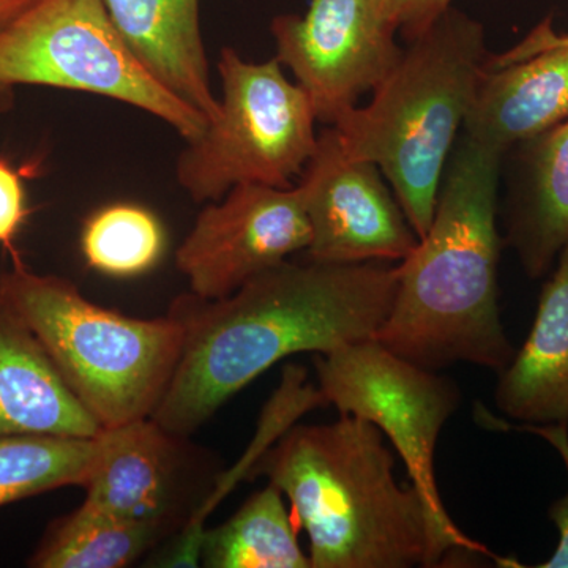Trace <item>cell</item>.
Listing matches in <instances>:
<instances>
[{"mask_svg":"<svg viewBox=\"0 0 568 568\" xmlns=\"http://www.w3.org/2000/svg\"><path fill=\"white\" fill-rule=\"evenodd\" d=\"M507 241L532 278L547 274L568 245V119L519 145Z\"/></svg>","mask_w":568,"mask_h":568,"instance_id":"cell-16","label":"cell"},{"mask_svg":"<svg viewBox=\"0 0 568 568\" xmlns=\"http://www.w3.org/2000/svg\"><path fill=\"white\" fill-rule=\"evenodd\" d=\"M315 366L325 405L372 422L398 452L428 506L446 560L485 555L503 562L457 528L437 491L436 443L458 409L457 384L399 357L375 338L317 354Z\"/></svg>","mask_w":568,"mask_h":568,"instance_id":"cell-9","label":"cell"},{"mask_svg":"<svg viewBox=\"0 0 568 568\" xmlns=\"http://www.w3.org/2000/svg\"><path fill=\"white\" fill-rule=\"evenodd\" d=\"M219 115L175 162V179L194 203L220 201L235 185L291 189L317 148L308 95L276 59L256 63L223 48Z\"/></svg>","mask_w":568,"mask_h":568,"instance_id":"cell-6","label":"cell"},{"mask_svg":"<svg viewBox=\"0 0 568 568\" xmlns=\"http://www.w3.org/2000/svg\"><path fill=\"white\" fill-rule=\"evenodd\" d=\"M10 91V88H0V108L2 104L9 103Z\"/></svg>","mask_w":568,"mask_h":568,"instance_id":"cell-27","label":"cell"},{"mask_svg":"<svg viewBox=\"0 0 568 568\" xmlns=\"http://www.w3.org/2000/svg\"><path fill=\"white\" fill-rule=\"evenodd\" d=\"M398 265L284 263L224 298L179 295L181 361L152 418L192 436L235 394L280 361L375 338L398 287Z\"/></svg>","mask_w":568,"mask_h":568,"instance_id":"cell-1","label":"cell"},{"mask_svg":"<svg viewBox=\"0 0 568 568\" xmlns=\"http://www.w3.org/2000/svg\"><path fill=\"white\" fill-rule=\"evenodd\" d=\"M503 159L462 134L444 171L432 226L398 265L394 304L375 339L413 364L435 372L473 364L500 373L514 358L497 286Z\"/></svg>","mask_w":568,"mask_h":568,"instance_id":"cell-2","label":"cell"},{"mask_svg":"<svg viewBox=\"0 0 568 568\" xmlns=\"http://www.w3.org/2000/svg\"><path fill=\"white\" fill-rule=\"evenodd\" d=\"M558 260L532 331L496 388L497 407L523 425L568 422V245Z\"/></svg>","mask_w":568,"mask_h":568,"instance_id":"cell-17","label":"cell"},{"mask_svg":"<svg viewBox=\"0 0 568 568\" xmlns=\"http://www.w3.org/2000/svg\"><path fill=\"white\" fill-rule=\"evenodd\" d=\"M138 61L168 91L205 115H219L201 33L200 0H103Z\"/></svg>","mask_w":568,"mask_h":568,"instance_id":"cell-14","label":"cell"},{"mask_svg":"<svg viewBox=\"0 0 568 568\" xmlns=\"http://www.w3.org/2000/svg\"><path fill=\"white\" fill-rule=\"evenodd\" d=\"M386 436L339 414L331 424L291 425L250 466L291 503L308 536L312 568L440 567L446 555L424 496L395 478Z\"/></svg>","mask_w":568,"mask_h":568,"instance_id":"cell-3","label":"cell"},{"mask_svg":"<svg viewBox=\"0 0 568 568\" xmlns=\"http://www.w3.org/2000/svg\"><path fill=\"white\" fill-rule=\"evenodd\" d=\"M20 84L118 100L166 122L186 142L209 125L138 61L103 0H39L0 31V88Z\"/></svg>","mask_w":568,"mask_h":568,"instance_id":"cell-7","label":"cell"},{"mask_svg":"<svg viewBox=\"0 0 568 568\" xmlns=\"http://www.w3.org/2000/svg\"><path fill=\"white\" fill-rule=\"evenodd\" d=\"M0 301L21 317L102 428L152 417L181 361L185 327L171 313L130 317L93 304L77 284L13 260Z\"/></svg>","mask_w":568,"mask_h":568,"instance_id":"cell-5","label":"cell"},{"mask_svg":"<svg viewBox=\"0 0 568 568\" xmlns=\"http://www.w3.org/2000/svg\"><path fill=\"white\" fill-rule=\"evenodd\" d=\"M271 32L276 61L293 71L316 121L328 126L375 91L405 50L386 0H310L302 17H275Z\"/></svg>","mask_w":568,"mask_h":568,"instance_id":"cell-10","label":"cell"},{"mask_svg":"<svg viewBox=\"0 0 568 568\" xmlns=\"http://www.w3.org/2000/svg\"><path fill=\"white\" fill-rule=\"evenodd\" d=\"M383 171L354 159L334 126L317 133V148L297 183L308 216L305 260L321 264L405 261L418 245Z\"/></svg>","mask_w":568,"mask_h":568,"instance_id":"cell-11","label":"cell"},{"mask_svg":"<svg viewBox=\"0 0 568 568\" xmlns=\"http://www.w3.org/2000/svg\"><path fill=\"white\" fill-rule=\"evenodd\" d=\"M162 534L132 525L82 503L52 523L29 566L36 568H123L164 544Z\"/></svg>","mask_w":568,"mask_h":568,"instance_id":"cell-19","label":"cell"},{"mask_svg":"<svg viewBox=\"0 0 568 568\" xmlns=\"http://www.w3.org/2000/svg\"><path fill=\"white\" fill-rule=\"evenodd\" d=\"M81 488L88 506L162 534L149 566L200 567L204 519L223 474L211 452L148 417L102 428Z\"/></svg>","mask_w":568,"mask_h":568,"instance_id":"cell-8","label":"cell"},{"mask_svg":"<svg viewBox=\"0 0 568 568\" xmlns=\"http://www.w3.org/2000/svg\"><path fill=\"white\" fill-rule=\"evenodd\" d=\"M555 48H568V33H556L551 26V18H548V20L540 22L517 47L503 52V54H489L485 67L487 69H499V67L510 65V63L526 61L532 55L555 50Z\"/></svg>","mask_w":568,"mask_h":568,"instance_id":"cell-24","label":"cell"},{"mask_svg":"<svg viewBox=\"0 0 568 568\" xmlns=\"http://www.w3.org/2000/svg\"><path fill=\"white\" fill-rule=\"evenodd\" d=\"M100 432L31 328L0 301V435L93 437Z\"/></svg>","mask_w":568,"mask_h":568,"instance_id":"cell-15","label":"cell"},{"mask_svg":"<svg viewBox=\"0 0 568 568\" xmlns=\"http://www.w3.org/2000/svg\"><path fill=\"white\" fill-rule=\"evenodd\" d=\"M454 0H386L392 17L406 39L425 31L433 21L450 9Z\"/></svg>","mask_w":568,"mask_h":568,"instance_id":"cell-25","label":"cell"},{"mask_svg":"<svg viewBox=\"0 0 568 568\" xmlns=\"http://www.w3.org/2000/svg\"><path fill=\"white\" fill-rule=\"evenodd\" d=\"M166 245L159 216L140 204L104 205L82 224V256L103 275L130 278L145 274L162 261Z\"/></svg>","mask_w":568,"mask_h":568,"instance_id":"cell-21","label":"cell"},{"mask_svg":"<svg viewBox=\"0 0 568 568\" xmlns=\"http://www.w3.org/2000/svg\"><path fill=\"white\" fill-rule=\"evenodd\" d=\"M95 436L0 435V507L52 489L82 487Z\"/></svg>","mask_w":568,"mask_h":568,"instance_id":"cell-20","label":"cell"},{"mask_svg":"<svg viewBox=\"0 0 568 568\" xmlns=\"http://www.w3.org/2000/svg\"><path fill=\"white\" fill-rule=\"evenodd\" d=\"M29 215L21 174L7 160L0 159V245L18 260L14 237Z\"/></svg>","mask_w":568,"mask_h":568,"instance_id":"cell-23","label":"cell"},{"mask_svg":"<svg viewBox=\"0 0 568 568\" xmlns=\"http://www.w3.org/2000/svg\"><path fill=\"white\" fill-rule=\"evenodd\" d=\"M39 0H0V31L11 24Z\"/></svg>","mask_w":568,"mask_h":568,"instance_id":"cell-26","label":"cell"},{"mask_svg":"<svg viewBox=\"0 0 568 568\" xmlns=\"http://www.w3.org/2000/svg\"><path fill=\"white\" fill-rule=\"evenodd\" d=\"M275 485L254 493L226 523L205 529L200 566L209 568H312L297 540V523Z\"/></svg>","mask_w":568,"mask_h":568,"instance_id":"cell-18","label":"cell"},{"mask_svg":"<svg viewBox=\"0 0 568 568\" xmlns=\"http://www.w3.org/2000/svg\"><path fill=\"white\" fill-rule=\"evenodd\" d=\"M487 58L480 22L450 7L407 41L368 106H355L331 125L351 156L379 166L418 241L432 226Z\"/></svg>","mask_w":568,"mask_h":568,"instance_id":"cell-4","label":"cell"},{"mask_svg":"<svg viewBox=\"0 0 568 568\" xmlns=\"http://www.w3.org/2000/svg\"><path fill=\"white\" fill-rule=\"evenodd\" d=\"M480 424L495 429H519V432L534 433L547 439L556 450L559 452L564 463H566L568 474V422H560V424L548 425H511L506 420H500L493 416L491 413H485L480 418ZM549 517L555 523L559 532V545L556 548L555 555L541 564V568H568V489L562 499L556 500L549 508Z\"/></svg>","mask_w":568,"mask_h":568,"instance_id":"cell-22","label":"cell"},{"mask_svg":"<svg viewBox=\"0 0 568 568\" xmlns=\"http://www.w3.org/2000/svg\"><path fill=\"white\" fill-rule=\"evenodd\" d=\"M312 239L297 186L241 183L197 215L175 254L190 293L216 301L305 252Z\"/></svg>","mask_w":568,"mask_h":568,"instance_id":"cell-12","label":"cell"},{"mask_svg":"<svg viewBox=\"0 0 568 568\" xmlns=\"http://www.w3.org/2000/svg\"><path fill=\"white\" fill-rule=\"evenodd\" d=\"M568 119V48L487 69L478 81L463 134L504 156Z\"/></svg>","mask_w":568,"mask_h":568,"instance_id":"cell-13","label":"cell"}]
</instances>
